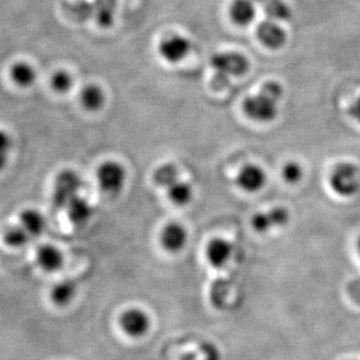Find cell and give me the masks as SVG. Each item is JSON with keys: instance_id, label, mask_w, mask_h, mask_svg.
Here are the masks:
<instances>
[{"instance_id": "9", "label": "cell", "mask_w": 360, "mask_h": 360, "mask_svg": "<svg viewBox=\"0 0 360 360\" xmlns=\"http://www.w3.org/2000/svg\"><path fill=\"white\" fill-rule=\"evenodd\" d=\"M192 45L184 35L174 34L164 39L158 47V52L167 63H179L190 54Z\"/></svg>"}, {"instance_id": "28", "label": "cell", "mask_w": 360, "mask_h": 360, "mask_svg": "<svg viewBox=\"0 0 360 360\" xmlns=\"http://www.w3.org/2000/svg\"><path fill=\"white\" fill-rule=\"evenodd\" d=\"M350 360H357V359H350Z\"/></svg>"}, {"instance_id": "8", "label": "cell", "mask_w": 360, "mask_h": 360, "mask_svg": "<svg viewBox=\"0 0 360 360\" xmlns=\"http://www.w3.org/2000/svg\"><path fill=\"white\" fill-rule=\"evenodd\" d=\"M122 331L132 338H141L149 333L151 319L144 310L139 308L127 309L120 316Z\"/></svg>"}, {"instance_id": "15", "label": "cell", "mask_w": 360, "mask_h": 360, "mask_svg": "<svg viewBox=\"0 0 360 360\" xmlns=\"http://www.w3.org/2000/svg\"><path fill=\"white\" fill-rule=\"evenodd\" d=\"M257 38L267 49H278L285 44L287 33L277 21L264 20L257 27Z\"/></svg>"}, {"instance_id": "17", "label": "cell", "mask_w": 360, "mask_h": 360, "mask_svg": "<svg viewBox=\"0 0 360 360\" xmlns=\"http://www.w3.org/2000/svg\"><path fill=\"white\" fill-rule=\"evenodd\" d=\"M79 100L81 107L84 108V110H87L88 112H97L104 107L107 96L101 86L88 84L81 89Z\"/></svg>"}, {"instance_id": "21", "label": "cell", "mask_w": 360, "mask_h": 360, "mask_svg": "<svg viewBox=\"0 0 360 360\" xmlns=\"http://www.w3.org/2000/svg\"><path fill=\"white\" fill-rule=\"evenodd\" d=\"M257 15V6L253 0H234L231 6V17L240 26L250 25Z\"/></svg>"}, {"instance_id": "13", "label": "cell", "mask_w": 360, "mask_h": 360, "mask_svg": "<svg viewBox=\"0 0 360 360\" xmlns=\"http://www.w3.org/2000/svg\"><path fill=\"white\" fill-rule=\"evenodd\" d=\"M188 234L183 225L178 222L167 224L160 233V245L169 253H179L186 246Z\"/></svg>"}, {"instance_id": "6", "label": "cell", "mask_w": 360, "mask_h": 360, "mask_svg": "<svg viewBox=\"0 0 360 360\" xmlns=\"http://www.w3.org/2000/svg\"><path fill=\"white\" fill-rule=\"evenodd\" d=\"M96 183L102 193L109 197L118 195L127 183V170L117 160H104L97 167Z\"/></svg>"}, {"instance_id": "5", "label": "cell", "mask_w": 360, "mask_h": 360, "mask_svg": "<svg viewBox=\"0 0 360 360\" xmlns=\"http://www.w3.org/2000/svg\"><path fill=\"white\" fill-rule=\"evenodd\" d=\"M211 66L219 84H226L231 77H241L250 68V63L241 53L224 52L212 56Z\"/></svg>"}, {"instance_id": "24", "label": "cell", "mask_w": 360, "mask_h": 360, "mask_svg": "<svg viewBox=\"0 0 360 360\" xmlns=\"http://www.w3.org/2000/svg\"><path fill=\"white\" fill-rule=\"evenodd\" d=\"M281 176L283 178L284 181L289 184V185H296L303 178V167L297 162L289 160L282 167Z\"/></svg>"}, {"instance_id": "22", "label": "cell", "mask_w": 360, "mask_h": 360, "mask_svg": "<svg viewBox=\"0 0 360 360\" xmlns=\"http://www.w3.org/2000/svg\"><path fill=\"white\" fill-rule=\"evenodd\" d=\"M264 12L268 19L274 21H287L290 19L291 10L284 0H264Z\"/></svg>"}, {"instance_id": "16", "label": "cell", "mask_w": 360, "mask_h": 360, "mask_svg": "<svg viewBox=\"0 0 360 360\" xmlns=\"http://www.w3.org/2000/svg\"><path fill=\"white\" fill-rule=\"evenodd\" d=\"M18 224L30 234L32 239L41 236L47 229V220L41 212L35 208H25L19 213Z\"/></svg>"}, {"instance_id": "20", "label": "cell", "mask_w": 360, "mask_h": 360, "mask_svg": "<svg viewBox=\"0 0 360 360\" xmlns=\"http://www.w3.org/2000/svg\"><path fill=\"white\" fill-rule=\"evenodd\" d=\"M1 239L3 243L10 248H14V250H19V248H24L27 246L28 243H31L32 238L30 236L26 231H25L21 225L19 224H11L7 225L5 229H3L1 233Z\"/></svg>"}, {"instance_id": "7", "label": "cell", "mask_w": 360, "mask_h": 360, "mask_svg": "<svg viewBox=\"0 0 360 360\" xmlns=\"http://www.w3.org/2000/svg\"><path fill=\"white\" fill-rule=\"evenodd\" d=\"M290 221V213L285 207H273L268 211L259 212L250 220L252 229L259 234L270 232L273 229H281Z\"/></svg>"}, {"instance_id": "1", "label": "cell", "mask_w": 360, "mask_h": 360, "mask_svg": "<svg viewBox=\"0 0 360 360\" xmlns=\"http://www.w3.org/2000/svg\"><path fill=\"white\" fill-rule=\"evenodd\" d=\"M284 90L276 81H269L254 95L243 102V111L247 118L257 123H270L276 120Z\"/></svg>"}, {"instance_id": "3", "label": "cell", "mask_w": 360, "mask_h": 360, "mask_svg": "<svg viewBox=\"0 0 360 360\" xmlns=\"http://www.w3.org/2000/svg\"><path fill=\"white\" fill-rule=\"evenodd\" d=\"M82 188L84 180L80 174L70 169L60 171L53 181L51 195L53 207L56 208V211L63 212L70 201L81 195Z\"/></svg>"}, {"instance_id": "14", "label": "cell", "mask_w": 360, "mask_h": 360, "mask_svg": "<svg viewBox=\"0 0 360 360\" xmlns=\"http://www.w3.org/2000/svg\"><path fill=\"white\" fill-rule=\"evenodd\" d=\"M68 221L74 227H84L94 217V206L82 194L75 198L63 210Z\"/></svg>"}, {"instance_id": "27", "label": "cell", "mask_w": 360, "mask_h": 360, "mask_svg": "<svg viewBox=\"0 0 360 360\" xmlns=\"http://www.w3.org/2000/svg\"><path fill=\"white\" fill-rule=\"evenodd\" d=\"M254 3H264V0H253Z\"/></svg>"}, {"instance_id": "2", "label": "cell", "mask_w": 360, "mask_h": 360, "mask_svg": "<svg viewBox=\"0 0 360 360\" xmlns=\"http://www.w3.org/2000/svg\"><path fill=\"white\" fill-rule=\"evenodd\" d=\"M157 186L167 191V198L172 204L186 206L193 199V187L190 183L180 179L179 171L172 164H164L153 174Z\"/></svg>"}, {"instance_id": "10", "label": "cell", "mask_w": 360, "mask_h": 360, "mask_svg": "<svg viewBox=\"0 0 360 360\" xmlns=\"http://www.w3.org/2000/svg\"><path fill=\"white\" fill-rule=\"evenodd\" d=\"M236 183L243 192L257 193L267 184V174L264 169L257 164H246L240 169Z\"/></svg>"}, {"instance_id": "18", "label": "cell", "mask_w": 360, "mask_h": 360, "mask_svg": "<svg viewBox=\"0 0 360 360\" xmlns=\"http://www.w3.org/2000/svg\"><path fill=\"white\" fill-rule=\"evenodd\" d=\"M77 294V284L72 278H63L56 282L51 289V300L56 307H67Z\"/></svg>"}, {"instance_id": "12", "label": "cell", "mask_w": 360, "mask_h": 360, "mask_svg": "<svg viewBox=\"0 0 360 360\" xmlns=\"http://www.w3.org/2000/svg\"><path fill=\"white\" fill-rule=\"evenodd\" d=\"M233 254H234L233 243L222 238L211 240L205 250L208 264L217 269L225 268L229 261L232 260Z\"/></svg>"}, {"instance_id": "4", "label": "cell", "mask_w": 360, "mask_h": 360, "mask_svg": "<svg viewBox=\"0 0 360 360\" xmlns=\"http://www.w3.org/2000/svg\"><path fill=\"white\" fill-rule=\"evenodd\" d=\"M331 190L342 198H351L360 192V169L356 164L343 162L337 164L330 174Z\"/></svg>"}, {"instance_id": "11", "label": "cell", "mask_w": 360, "mask_h": 360, "mask_svg": "<svg viewBox=\"0 0 360 360\" xmlns=\"http://www.w3.org/2000/svg\"><path fill=\"white\" fill-rule=\"evenodd\" d=\"M35 262L45 273H56L65 266V257L59 247L52 243H42L35 250Z\"/></svg>"}, {"instance_id": "19", "label": "cell", "mask_w": 360, "mask_h": 360, "mask_svg": "<svg viewBox=\"0 0 360 360\" xmlns=\"http://www.w3.org/2000/svg\"><path fill=\"white\" fill-rule=\"evenodd\" d=\"M10 80L19 88H28L37 81V70L31 63L26 61H18L10 67L8 70Z\"/></svg>"}, {"instance_id": "25", "label": "cell", "mask_w": 360, "mask_h": 360, "mask_svg": "<svg viewBox=\"0 0 360 360\" xmlns=\"http://www.w3.org/2000/svg\"><path fill=\"white\" fill-rule=\"evenodd\" d=\"M12 148H13V141L10 134L5 129L0 128V172L8 163Z\"/></svg>"}, {"instance_id": "23", "label": "cell", "mask_w": 360, "mask_h": 360, "mask_svg": "<svg viewBox=\"0 0 360 360\" xmlns=\"http://www.w3.org/2000/svg\"><path fill=\"white\" fill-rule=\"evenodd\" d=\"M49 84L52 89L58 94H66L74 86V77L68 70H59L53 73Z\"/></svg>"}, {"instance_id": "26", "label": "cell", "mask_w": 360, "mask_h": 360, "mask_svg": "<svg viewBox=\"0 0 360 360\" xmlns=\"http://www.w3.org/2000/svg\"><path fill=\"white\" fill-rule=\"evenodd\" d=\"M356 246H357L358 254H359L360 257V236L357 239V243H356Z\"/></svg>"}]
</instances>
